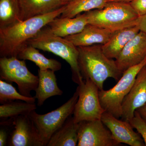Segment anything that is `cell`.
Listing matches in <instances>:
<instances>
[{"instance_id":"obj_1","label":"cell","mask_w":146,"mask_h":146,"mask_svg":"<svg viewBox=\"0 0 146 146\" xmlns=\"http://www.w3.org/2000/svg\"><path fill=\"white\" fill-rule=\"evenodd\" d=\"M65 5L50 13L20 21L0 29L1 57H18L21 48L50 22L61 15Z\"/></svg>"},{"instance_id":"obj_2","label":"cell","mask_w":146,"mask_h":146,"mask_svg":"<svg viewBox=\"0 0 146 146\" xmlns=\"http://www.w3.org/2000/svg\"><path fill=\"white\" fill-rule=\"evenodd\" d=\"M78 65L83 79H89L96 84L100 91L103 89L104 83L108 78L118 81L123 74L115 60L104 54L102 45L77 47Z\"/></svg>"},{"instance_id":"obj_3","label":"cell","mask_w":146,"mask_h":146,"mask_svg":"<svg viewBox=\"0 0 146 146\" xmlns=\"http://www.w3.org/2000/svg\"><path fill=\"white\" fill-rule=\"evenodd\" d=\"M27 44L38 49L52 53L65 60L70 66L73 81L78 85L84 80L79 67L78 47L68 39L53 33L48 25L29 40Z\"/></svg>"},{"instance_id":"obj_4","label":"cell","mask_w":146,"mask_h":146,"mask_svg":"<svg viewBox=\"0 0 146 146\" xmlns=\"http://www.w3.org/2000/svg\"><path fill=\"white\" fill-rule=\"evenodd\" d=\"M88 24L117 31L137 25L140 16L129 3L108 2L101 9L85 12Z\"/></svg>"},{"instance_id":"obj_5","label":"cell","mask_w":146,"mask_h":146,"mask_svg":"<svg viewBox=\"0 0 146 146\" xmlns=\"http://www.w3.org/2000/svg\"><path fill=\"white\" fill-rule=\"evenodd\" d=\"M79 96L76 89L72 97L60 107L40 115L33 110L28 115L33 123L42 146H47L51 137L73 114Z\"/></svg>"},{"instance_id":"obj_6","label":"cell","mask_w":146,"mask_h":146,"mask_svg":"<svg viewBox=\"0 0 146 146\" xmlns=\"http://www.w3.org/2000/svg\"><path fill=\"white\" fill-rule=\"evenodd\" d=\"M146 65V57L141 63L124 71L114 87L99 91L100 102L105 112L118 119L121 117L123 101L130 92L138 73Z\"/></svg>"},{"instance_id":"obj_7","label":"cell","mask_w":146,"mask_h":146,"mask_svg":"<svg viewBox=\"0 0 146 146\" xmlns=\"http://www.w3.org/2000/svg\"><path fill=\"white\" fill-rule=\"evenodd\" d=\"M78 98L73 114L75 122L101 119L105 111L100 101L99 89L94 82L86 79L79 84Z\"/></svg>"},{"instance_id":"obj_8","label":"cell","mask_w":146,"mask_h":146,"mask_svg":"<svg viewBox=\"0 0 146 146\" xmlns=\"http://www.w3.org/2000/svg\"><path fill=\"white\" fill-rule=\"evenodd\" d=\"M0 71L2 80L17 84L20 93L25 96L32 97L31 91L38 87L39 77L30 72L25 60L15 56L1 57Z\"/></svg>"},{"instance_id":"obj_9","label":"cell","mask_w":146,"mask_h":146,"mask_svg":"<svg viewBox=\"0 0 146 146\" xmlns=\"http://www.w3.org/2000/svg\"><path fill=\"white\" fill-rule=\"evenodd\" d=\"M101 119L80 123L78 146H116L119 143L113 138Z\"/></svg>"},{"instance_id":"obj_10","label":"cell","mask_w":146,"mask_h":146,"mask_svg":"<svg viewBox=\"0 0 146 146\" xmlns=\"http://www.w3.org/2000/svg\"><path fill=\"white\" fill-rule=\"evenodd\" d=\"M146 103V65L138 73L133 86L122 104L121 120L129 122L136 110Z\"/></svg>"},{"instance_id":"obj_11","label":"cell","mask_w":146,"mask_h":146,"mask_svg":"<svg viewBox=\"0 0 146 146\" xmlns=\"http://www.w3.org/2000/svg\"><path fill=\"white\" fill-rule=\"evenodd\" d=\"M101 120L119 143H122L131 146H145L140 134L133 130V128L129 122L119 120L106 112L103 114Z\"/></svg>"},{"instance_id":"obj_12","label":"cell","mask_w":146,"mask_h":146,"mask_svg":"<svg viewBox=\"0 0 146 146\" xmlns=\"http://www.w3.org/2000/svg\"><path fill=\"white\" fill-rule=\"evenodd\" d=\"M146 57V33L140 31L127 44L115 62L123 73L141 63Z\"/></svg>"},{"instance_id":"obj_13","label":"cell","mask_w":146,"mask_h":146,"mask_svg":"<svg viewBox=\"0 0 146 146\" xmlns=\"http://www.w3.org/2000/svg\"><path fill=\"white\" fill-rule=\"evenodd\" d=\"M12 119L14 129L10 135L9 146H42L28 115H19Z\"/></svg>"},{"instance_id":"obj_14","label":"cell","mask_w":146,"mask_h":146,"mask_svg":"<svg viewBox=\"0 0 146 146\" xmlns=\"http://www.w3.org/2000/svg\"><path fill=\"white\" fill-rule=\"evenodd\" d=\"M115 32L94 25L87 24L80 32L64 38L76 47L86 46L96 44L104 45L109 41Z\"/></svg>"},{"instance_id":"obj_15","label":"cell","mask_w":146,"mask_h":146,"mask_svg":"<svg viewBox=\"0 0 146 146\" xmlns=\"http://www.w3.org/2000/svg\"><path fill=\"white\" fill-rule=\"evenodd\" d=\"M21 21L50 13L63 6L61 0H18Z\"/></svg>"},{"instance_id":"obj_16","label":"cell","mask_w":146,"mask_h":146,"mask_svg":"<svg viewBox=\"0 0 146 146\" xmlns=\"http://www.w3.org/2000/svg\"><path fill=\"white\" fill-rule=\"evenodd\" d=\"M88 24L85 13L74 18L58 17L48 24L51 31L62 37L74 35L82 31Z\"/></svg>"},{"instance_id":"obj_17","label":"cell","mask_w":146,"mask_h":146,"mask_svg":"<svg viewBox=\"0 0 146 146\" xmlns=\"http://www.w3.org/2000/svg\"><path fill=\"white\" fill-rule=\"evenodd\" d=\"M140 31L137 25L115 31L108 42L102 45L103 51L109 58L117 59L127 44Z\"/></svg>"},{"instance_id":"obj_18","label":"cell","mask_w":146,"mask_h":146,"mask_svg":"<svg viewBox=\"0 0 146 146\" xmlns=\"http://www.w3.org/2000/svg\"><path fill=\"white\" fill-rule=\"evenodd\" d=\"M54 71L51 70H38L39 84L35 98L37 106H41L50 97L61 96L63 92L58 87Z\"/></svg>"},{"instance_id":"obj_19","label":"cell","mask_w":146,"mask_h":146,"mask_svg":"<svg viewBox=\"0 0 146 146\" xmlns=\"http://www.w3.org/2000/svg\"><path fill=\"white\" fill-rule=\"evenodd\" d=\"M80 123L71 116L51 137L47 146H76L78 143Z\"/></svg>"},{"instance_id":"obj_20","label":"cell","mask_w":146,"mask_h":146,"mask_svg":"<svg viewBox=\"0 0 146 146\" xmlns=\"http://www.w3.org/2000/svg\"><path fill=\"white\" fill-rule=\"evenodd\" d=\"M18 58L21 60L33 61L41 70H51L56 72L61 69V64L58 60L47 58L39 49L27 44L19 52Z\"/></svg>"},{"instance_id":"obj_21","label":"cell","mask_w":146,"mask_h":146,"mask_svg":"<svg viewBox=\"0 0 146 146\" xmlns=\"http://www.w3.org/2000/svg\"><path fill=\"white\" fill-rule=\"evenodd\" d=\"M107 3V0H75L65 5L59 17L74 18L82 13L103 8Z\"/></svg>"},{"instance_id":"obj_22","label":"cell","mask_w":146,"mask_h":146,"mask_svg":"<svg viewBox=\"0 0 146 146\" xmlns=\"http://www.w3.org/2000/svg\"><path fill=\"white\" fill-rule=\"evenodd\" d=\"M18 0H0V29L21 21Z\"/></svg>"},{"instance_id":"obj_23","label":"cell","mask_w":146,"mask_h":146,"mask_svg":"<svg viewBox=\"0 0 146 146\" xmlns=\"http://www.w3.org/2000/svg\"><path fill=\"white\" fill-rule=\"evenodd\" d=\"M36 108L35 103L9 102L0 106V118L7 119L14 118L19 115H28Z\"/></svg>"},{"instance_id":"obj_24","label":"cell","mask_w":146,"mask_h":146,"mask_svg":"<svg viewBox=\"0 0 146 146\" xmlns=\"http://www.w3.org/2000/svg\"><path fill=\"white\" fill-rule=\"evenodd\" d=\"M15 100H21L31 103H35V97L25 96L18 93L11 84L3 80H0V103L4 104Z\"/></svg>"},{"instance_id":"obj_25","label":"cell","mask_w":146,"mask_h":146,"mask_svg":"<svg viewBox=\"0 0 146 146\" xmlns=\"http://www.w3.org/2000/svg\"><path fill=\"white\" fill-rule=\"evenodd\" d=\"M129 122L142 136L146 146V123L137 110L134 112V117Z\"/></svg>"},{"instance_id":"obj_26","label":"cell","mask_w":146,"mask_h":146,"mask_svg":"<svg viewBox=\"0 0 146 146\" xmlns=\"http://www.w3.org/2000/svg\"><path fill=\"white\" fill-rule=\"evenodd\" d=\"M140 17L146 14V0H132L129 3Z\"/></svg>"},{"instance_id":"obj_27","label":"cell","mask_w":146,"mask_h":146,"mask_svg":"<svg viewBox=\"0 0 146 146\" xmlns=\"http://www.w3.org/2000/svg\"><path fill=\"white\" fill-rule=\"evenodd\" d=\"M137 26L139 28L140 31L146 33V14L140 17Z\"/></svg>"},{"instance_id":"obj_28","label":"cell","mask_w":146,"mask_h":146,"mask_svg":"<svg viewBox=\"0 0 146 146\" xmlns=\"http://www.w3.org/2000/svg\"><path fill=\"white\" fill-rule=\"evenodd\" d=\"M7 133L5 129H1L0 130V146L6 145Z\"/></svg>"},{"instance_id":"obj_29","label":"cell","mask_w":146,"mask_h":146,"mask_svg":"<svg viewBox=\"0 0 146 146\" xmlns=\"http://www.w3.org/2000/svg\"><path fill=\"white\" fill-rule=\"evenodd\" d=\"M136 110L139 112L141 117L146 123V103Z\"/></svg>"},{"instance_id":"obj_30","label":"cell","mask_w":146,"mask_h":146,"mask_svg":"<svg viewBox=\"0 0 146 146\" xmlns=\"http://www.w3.org/2000/svg\"><path fill=\"white\" fill-rule=\"evenodd\" d=\"M132 0H107V3L108 2H123L129 3Z\"/></svg>"},{"instance_id":"obj_31","label":"cell","mask_w":146,"mask_h":146,"mask_svg":"<svg viewBox=\"0 0 146 146\" xmlns=\"http://www.w3.org/2000/svg\"><path fill=\"white\" fill-rule=\"evenodd\" d=\"M74 1L75 0H61V1L63 5H65Z\"/></svg>"}]
</instances>
